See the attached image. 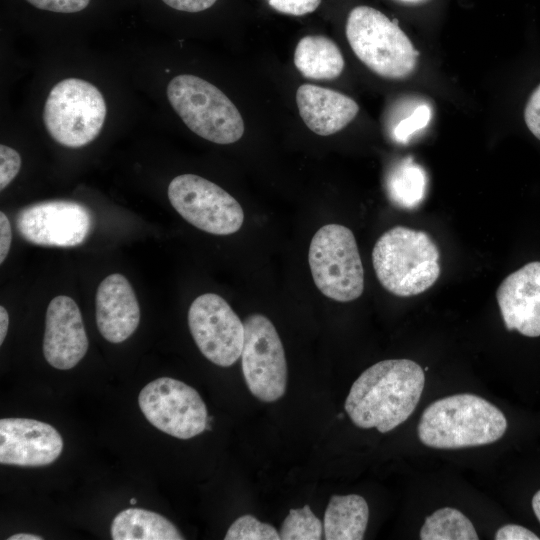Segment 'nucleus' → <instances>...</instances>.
Listing matches in <instances>:
<instances>
[{
	"instance_id": "obj_5",
	"label": "nucleus",
	"mask_w": 540,
	"mask_h": 540,
	"mask_svg": "<svg viewBox=\"0 0 540 540\" xmlns=\"http://www.w3.org/2000/svg\"><path fill=\"white\" fill-rule=\"evenodd\" d=\"M166 95L184 124L201 138L227 145L243 136L239 110L210 82L191 74L177 75L169 81Z\"/></svg>"
},
{
	"instance_id": "obj_14",
	"label": "nucleus",
	"mask_w": 540,
	"mask_h": 540,
	"mask_svg": "<svg viewBox=\"0 0 540 540\" xmlns=\"http://www.w3.org/2000/svg\"><path fill=\"white\" fill-rule=\"evenodd\" d=\"M88 338L76 302L65 295L53 298L46 311L43 354L54 368L76 366L88 350Z\"/></svg>"
},
{
	"instance_id": "obj_23",
	"label": "nucleus",
	"mask_w": 540,
	"mask_h": 540,
	"mask_svg": "<svg viewBox=\"0 0 540 540\" xmlns=\"http://www.w3.org/2000/svg\"><path fill=\"white\" fill-rule=\"evenodd\" d=\"M323 525L314 515L309 505L299 509H290L281 524L279 535L283 540H319Z\"/></svg>"
},
{
	"instance_id": "obj_6",
	"label": "nucleus",
	"mask_w": 540,
	"mask_h": 540,
	"mask_svg": "<svg viewBox=\"0 0 540 540\" xmlns=\"http://www.w3.org/2000/svg\"><path fill=\"white\" fill-rule=\"evenodd\" d=\"M107 114L105 99L92 83L75 77L50 90L43 109L44 126L57 143L79 148L100 134Z\"/></svg>"
},
{
	"instance_id": "obj_20",
	"label": "nucleus",
	"mask_w": 540,
	"mask_h": 540,
	"mask_svg": "<svg viewBox=\"0 0 540 540\" xmlns=\"http://www.w3.org/2000/svg\"><path fill=\"white\" fill-rule=\"evenodd\" d=\"M113 540H183L177 527L164 516L141 508H128L113 519Z\"/></svg>"
},
{
	"instance_id": "obj_32",
	"label": "nucleus",
	"mask_w": 540,
	"mask_h": 540,
	"mask_svg": "<svg viewBox=\"0 0 540 540\" xmlns=\"http://www.w3.org/2000/svg\"><path fill=\"white\" fill-rule=\"evenodd\" d=\"M12 241L11 224L4 212H0V263L6 259Z\"/></svg>"
},
{
	"instance_id": "obj_7",
	"label": "nucleus",
	"mask_w": 540,
	"mask_h": 540,
	"mask_svg": "<svg viewBox=\"0 0 540 540\" xmlns=\"http://www.w3.org/2000/svg\"><path fill=\"white\" fill-rule=\"evenodd\" d=\"M308 261L316 287L326 297L349 302L364 290V269L352 231L326 224L312 237Z\"/></svg>"
},
{
	"instance_id": "obj_28",
	"label": "nucleus",
	"mask_w": 540,
	"mask_h": 540,
	"mask_svg": "<svg viewBox=\"0 0 540 540\" xmlns=\"http://www.w3.org/2000/svg\"><path fill=\"white\" fill-rule=\"evenodd\" d=\"M32 6L56 13H75L85 9L90 0H26Z\"/></svg>"
},
{
	"instance_id": "obj_26",
	"label": "nucleus",
	"mask_w": 540,
	"mask_h": 540,
	"mask_svg": "<svg viewBox=\"0 0 540 540\" xmlns=\"http://www.w3.org/2000/svg\"><path fill=\"white\" fill-rule=\"evenodd\" d=\"M21 168L20 154L13 148L0 145V190H4L17 176Z\"/></svg>"
},
{
	"instance_id": "obj_37",
	"label": "nucleus",
	"mask_w": 540,
	"mask_h": 540,
	"mask_svg": "<svg viewBox=\"0 0 540 540\" xmlns=\"http://www.w3.org/2000/svg\"><path fill=\"white\" fill-rule=\"evenodd\" d=\"M129 502H130V504L134 505V504L137 503V499L136 498H131Z\"/></svg>"
},
{
	"instance_id": "obj_21",
	"label": "nucleus",
	"mask_w": 540,
	"mask_h": 540,
	"mask_svg": "<svg viewBox=\"0 0 540 540\" xmlns=\"http://www.w3.org/2000/svg\"><path fill=\"white\" fill-rule=\"evenodd\" d=\"M386 185L389 197L395 204L413 209L424 200L427 175L419 164L406 158L392 168Z\"/></svg>"
},
{
	"instance_id": "obj_33",
	"label": "nucleus",
	"mask_w": 540,
	"mask_h": 540,
	"mask_svg": "<svg viewBox=\"0 0 540 540\" xmlns=\"http://www.w3.org/2000/svg\"><path fill=\"white\" fill-rule=\"evenodd\" d=\"M9 326V315L7 310L1 306L0 307V345L3 344L6 337Z\"/></svg>"
},
{
	"instance_id": "obj_16",
	"label": "nucleus",
	"mask_w": 540,
	"mask_h": 540,
	"mask_svg": "<svg viewBox=\"0 0 540 540\" xmlns=\"http://www.w3.org/2000/svg\"><path fill=\"white\" fill-rule=\"evenodd\" d=\"M139 321V303L127 278L118 273L104 278L96 293L100 334L111 343H121L135 332Z\"/></svg>"
},
{
	"instance_id": "obj_34",
	"label": "nucleus",
	"mask_w": 540,
	"mask_h": 540,
	"mask_svg": "<svg viewBox=\"0 0 540 540\" xmlns=\"http://www.w3.org/2000/svg\"><path fill=\"white\" fill-rule=\"evenodd\" d=\"M43 538L38 535L28 533H18L7 538V540H42Z\"/></svg>"
},
{
	"instance_id": "obj_35",
	"label": "nucleus",
	"mask_w": 540,
	"mask_h": 540,
	"mask_svg": "<svg viewBox=\"0 0 540 540\" xmlns=\"http://www.w3.org/2000/svg\"><path fill=\"white\" fill-rule=\"evenodd\" d=\"M532 508L540 522V490H538L532 498Z\"/></svg>"
},
{
	"instance_id": "obj_18",
	"label": "nucleus",
	"mask_w": 540,
	"mask_h": 540,
	"mask_svg": "<svg viewBox=\"0 0 540 540\" xmlns=\"http://www.w3.org/2000/svg\"><path fill=\"white\" fill-rule=\"evenodd\" d=\"M294 64L304 77L313 80L335 79L345 65L338 45L322 35H307L298 42Z\"/></svg>"
},
{
	"instance_id": "obj_36",
	"label": "nucleus",
	"mask_w": 540,
	"mask_h": 540,
	"mask_svg": "<svg viewBox=\"0 0 540 540\" xmlns=\"http://www.w3.org/2000/svg\"><path fill=\"white\" fill-rule=\"evenodd\" d=\"M395 1L405 4V5H420V4L426 3L429 0H395Z\"/></svg>"
},
{
	"instance_id": "obj_1",
	"label": "nucleus",
	"mask_w": 540,
	"mask_h": 540,
	"mask_svg": "<svg viewBox=\"0 0 540 540\" xmlns=\"http://www.w3.org/2000/svg\"><path fill=\"white\" fill-rule=\"evenodd\" d=\"M425 383L422 367L409 359H387L367 368L350 388L345 411L360 428L386 433L415 410Z\"/></svg>"
},
{
	"instance_id": "obj_9",
	"label": "nucleus",
	"mask_w": 540,
	"mask_h": 540,
	"mask_svg": "<svg viewBox=\"0 0 540 540\" xmlns=\"http://www.w3.org/2000/svg\"><path fill=\"white\" fill-rule=\"evenodd\" d=\"M242 371L251 394L274 402L286 391L287 363L281 339L271 320L251 314L244 321Z\"/></svg>"
},
{
	"instance_id": "obj_29",
	"label": "nucleus",
	"mask_w": 540,
	"mask_h": 540,
	"mask_svg": "<svg viewBox=\"0 0 540 540\" xmlns=\"http://www.w3.org/2000/svg\"><path fill=\"white\" fill-rule=\"evenodd\" d=\"M524 119L528 129L540 140V84L528 99Z\"/></svg>"
},
{
	"instance_id": "obj_10",
	"label": "nucleus",
	"mask_w": 540,
	"mask_h": 540,
	"mask_svg": "<svg viewBox=\"0 0 540 540\" xmlns=\"http://www.w3.org/2000/svg\"><path fill=\"white\" fill-rule=\"evenodd\" d=\"M138 404L154 427L178 439L193 438L205 431L210 423L199 393L170 377L157 378L144 386Z\"/></svg>"
},
{
	"instance_id": "obj_3",
	"label": "nucleus",
	"mask_w": 540,
	"mask_h": 540,
	"mask_svg": "<svg viewBox=\"0 0 540 540\" xmlns=\"http://www.w3.org/2000/svg\"><path fill=\"white\" fill-rule=\"evenodd\" d=\"M380 284L399 297L423 293L439 278L440 252L424 231L395 226L383 233L372 251Z\"/></svg>"
},
{
	"instance_id": "obj_24",
	"label": "nucleus",
	"mask_w": 540,
	"mask_h": 540,
	"mask_svg": "<svg viewBox=\"0 0 540 540\" xmlns=\"http://www.w3.org/2000/svg\"><path fill=\"white\" fill-rule=\"evenodd\" d=\"M225 540H279V532L270 524L260 522L252 515L237 518L229 527Z\"/></svg>"
},
{
	"instance_id": "obj_4",
	"label": "nucleus",
	"mask_w": 540,
	"mask_h": 540,
	"mask_svg": "<svg viewBox=\"0 0 540 540\" xmlns=\"http://www.w3.org/2000/svg\"><path fill=\"white\" fill-rule=\"evenodd\" d=\"M346 37L358 59L381 77L404 79L416 69L418 53L411 40L375 8H353L346 22Z\"/></svg>"
},
{
	"instance_id": "obj_11",
	"label": "nucleus",
	"mask_w": 540,
	"mask_h": 540,
	"mask_svg": "<svg viewBox=\"0 0 540 540\" xmlns=\"http://www.w3.org/2000/svg\"><path fill=\"white\" fill-rule=\"evenodd\" d=\"M188 325L198 349L212 363L229 367L241 357L244 323L221 296H198L190 305Z\"/></svg>"
},
{
	"instance_id": "obj_8",
	"label": "nucleus",
	"mask_w": 540,
	"mask_h": 540,
	"mask_svg": "<svg viewBox=\"0 0 540 540\" xmlns=\"http://www.w3.org/2000/svg\"><path fill=\"white\" fill-rule=\"evenodd\" d=\"M168 198L187 222L214 235L233 234L244 222L243 209L233 196L195 174L173 178L168 186Z\"/></svg>"
},
{
	"instance_id": "obj_17",
	"label": "nucleus",
	"mask_w": 540,
	"mask_h": 540,
	"mask_svg": "<svg viewBox=\"0 0 540 540\" xmlns=\"http://www.w3.org/2000/svg\"><path fill=\"white\" fill-rule=\"evenodd\" d=\"M296 103L303 122L312 132L320 136L339 132L359 112L358 104L351 97L312 84L299 86Z\"/></svg>"
},
{
	"instance_id": "obj_22",
	"label": "nucleus",
	"mask_w": 540,
	"mask_h": 540,
	"mask_svg": "<svg viewBox=\"0 0 540 540\" xmlns=\"http://www.w3.org/2000/svg\"><path fill=\"white\" fill-rule=\"evenodd\" d=\"M471 521L459 510L443 507L426 517L420 530L422 540H477Z\"/></svg>"
},
{
	"instance_id": "obj_30",
	"label": "nucleus",
	"mask_w": 540,
	"mask_h": 540,
	"mask_svg": "<svg viewBox=\"0 0 540 540\" xmlns=\"http://www.w3.org/2000/svg\"><path fill=\"white\" fill-rule=\"evenodd\" d=\"M494 538L496 540H539L540 538L529 529L516 525L507 524L500 527Z\"/></svg>"
},
{
	"instance_id": "obj_15",
	"label": "nucleus",
	"mask_w": 540,
	"mask_h": 540,
	"mask_svg": "<svg viewBox=\"0 0 540 540\" xmlns=\"http://www.w3.org/2000/svg\"><path fill=\"white\" fill-rule=\"evenodd\" d=\"M507 330L540 336V262H530L508 275L496 292Z\"/></svg>"
},
{
	"instance_id": "obj_25",
	"label": "nucleus",
	"mask_w": 540,
	"mask_h": 540,
	"mask_svg": "<svg viewBox=\"0 0 540 540\" xmlns=\"http://www.w3.org/2000/svg\"><path fill=\"white\" fill-rule=\"evenodd\" d=\"M432 111L428 104L417 105L408 116L392 128V136L398 142H406L415 132L425 128L431 120Z\"/></svg>"
},
{
	"instance_id": "obj_27",
	"label": "nucleus",
	"mask_w": 540,
	"mask_h": 540,
	"mask_svg": "<svg viewBox=\"0 0 540 540\" xmlns=\"http://www.w3.org/2000/svg\"><path fill=\"white\" fill-rule=\"evenodd\" d=\"M274 10L293 16H302L314 12L321 0H266Z\"/></svg>"
},
{
	"instance_id": "obj_2",
	"label": "nucleus",
	"mask_w": 540,
	"mask_h": 540,
	"mask_svg": "<svg viewBox=\"0 0 540 540\" xmlns=\"http://www.w3.org/2000/svg\"><path fill=\"white\" fill-rule=\"evenodd\" d=\"M506 429L499 408L475 394L460 393L432 402L423 411L417 432L428 447L458 449L496 442Z\"/></svg>"
},
{
	"instance_id": "obj_13",
	"label": "nucleus",
	"mask_w": 540,
	"mask_h": 540,
	"mask_svg": "<svg viewBox=\"0 0 540 540\" xmlns=\"http://www.w3.org/2000/svg\"><path fill=\"white\" fill-rule=\"evenodd\" d=\"M63 450L60 433L50 424L29 418L0 420V463L40 467L53 463Z\"/></svg>"
},
{
	"instance_id": "obj_19",
	"label": "nucleus",
	"mask_w": 540,
	"mask_h": 540,
	"mask_svg": "<svg viewBox=\"0 0 540 540\" xmlns=\"http://www.w3.org/2000/svg\"><path fill=\"white\" fill-rule=\"evenodd\" d=\"M368 517V504L362 496L356 494L333 495L324 514L325 539H363Z\"/></svg>"
},
{
	"instance_id": "obj_31",
	"label": "nucleus",
	"mask_w": 540,
	"mask_h": 540,
	"mask_svg": "<svg viewBox=\"0 0 540 540\" xmlns=\"http://www.w3.org/2000/svg\"><path fill=\"white\" fill-rule=\"evenodd\" d=\"M169 7L184 11V12H201L204 11L217 1V0H162Z\"/></svg>"
},
{
	"instance_id": "obj_12",
	"label": "nucleus",
	"mask_w": 540,
	"mask_h": 540,
	"mask_svg": "<svg viewBox=\"0 0 540 540\" xmlns=\"http://www.w3.org/2000/svg\"><path fill=\"white\" fill-rule=\"evenodd\" d=\"M91 212L73 201H45L23 208L16 227L28 242L49 247H74L85 241L92 228Z\"/></svg>"
}]
</instances>
